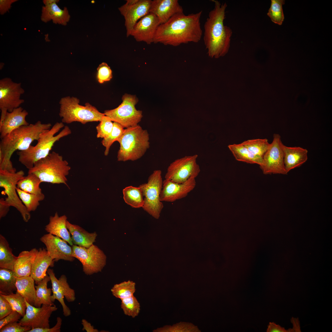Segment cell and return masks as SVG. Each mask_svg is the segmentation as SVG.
<instances>
[{
    "label": "cell",
    "mask_w": 332,
    "mask_h": 332,
    "mask_svg": "<svg viewBox=\"0 0 332 332\" xmlns=\"http://www.w3.org/2000/svg\"><path fill=\"white\" fill-rule=\"evenodd\" d=\"M202 13L200 11L188 15L184 12L175 14L159 26L153 43L177 46L190 42H198L203 34L200 22Z\"/></svg>",
    "instance_id": "cell-1"
},
{
    "label": "cell",
    "mask_w": 332,
    "mask_h": 332,
    "mask_svg": "<svg viewBox=\"0 0 332 332\" xmlns=\"http://www.w3.org/2000/svg\"><path fill=\"white\" fill-rule=\"evenodd\" d=\"M211 1L214 6L204 24L203 40L209 56L217 58L228 52L232 31L224 24L227 3L221 4L218 0Z\"/></svg>",
    "instance_id": "cell-2"
},
{
    "label": "cell",
    "mask_w": 332,
    "mask_h": 332,
    "mask_svg": "<svg viewBox=\"0 0 332 332\" xmlns=\"http://www.w3.org/2000/svg\"><path fill=\"white\" fill-rule=\"evenodd\" d=\"M50 123L38 121L34 124L21 126L1 139L0 142V169L11 172H16L11 158L13 153L28 149L34 140H37L43 132L51 128Z\"/></svg>",
    "instance_id": "cell-3"
},
{
    "label": "cell",
    "mask_w": 332,
    "mask_h": 332,
    "mask_svg": "<svg viewBox=\"0 0 332 332\" xmlns=\"http://www.w3.org/2000/svg\"><path fill=\"white\" fill-rule=\"evenodd\" d=\"M71 133L69 127L62 122L56 123L49 130L42 132L35 146L31 145L27 149L18 151L19 161L28 170L38 161L47 156L56 142Z\"/></svg>",
    "instance_id": "cell-4"
},
{
    "label": "cell",
    "mask_w": 332,
    "mask_h": 332,
    "mask_svg": "<svg viewBox=\"0 0 332 332\" xmlns=\"http://www.w3.org/2000/svg\"><path fill=\"white\" fill-rule=\"evenodd\" d=\"M149 135L147 130L138 124L124 129L118 142L120 148L117 160L135 161L141 157L150 147Z\"/></svg>",
    "instance_id": "cell-5"
},
{
    "label": "cell",
    "mask_w": 332,
    "mask_h": 332,
    "mask_svg": "<svg viewBox=\"0 0 332 332\" xmlns=\"http://www.w3.org/2000/svg\"><path fill=\"white\" fill-rule=\"evenodd\" d=\"M71 169L68 162L59 153L53 151L45 158L36 162L28 173L36 175L42 182L63 184L68 188L66 176Z\"/></svg>",
    "instance_id": "cell-6"
},
{
    "label": "cell",
    "mask_w": 332,
    "mask_h": 332,
    "mask_svg": "<svg viewBox=\"0 0 332 332\" xmlns=\"http://www.w3.org/2000/svg\"><path fill=\"white\" fill-rule=\"evenodd\" d=\"M79 102L78 99L73 97L61 98L59 115L62 123L70 124L77 121L85 124L89 122H100L105 115L89 103L82 106L79 104Z\"/></svg>",
    "instance_id": "cell-7"
},
{
    "label": "cell",
    "mask_w": 332,
    "mask_h": 332,
    "mask_svg": "<svg viewBox=\"0 0 332 332\" xmlns=\"http://www.w3.org/2000/svg\"><path fill=\"white\" fill-rule=\"evenodd\" d=\"M160 170L154 171L149 177L147 183L139 186L144 197L143 209L156 219H158L164 207L160 196L163 181Z\"/></svg>",
    "instance_id": "cell-8"
},
{
    "label": "cell",
    "mask_w": 332,
    "mask_h": 332,
    "mask_svg": "<svg viewBox=\"0 0 332 332\" xmlns=\"http://www.w3.org/2000/svg\"><path fill=\"white\" fill-rule=\"evenodd\" d=\"M122 102L117 107L104 111L105 115L113 122L117 123L124 128L138 125L143 117L142 112L137 110L135 105L138 101L136 95L125 94L122 98Z\"/></svg>",
    "instance_id": "cell-9"
},
{
    "label": "cell",
    "mask_w": 332,
    "mask_h": 332,
    "mask_svg": "<svg viewBox=\"0 0 332 332\" xmlns=\"http://www.w3.org/2000/svg\"><path fill=\"white\" fill-rule=\"evenodd\" d=\"M24 175V172L22 170L11 172L0 169V187L4 189V192L7 195L5 199L6 204L16 208L23 220L27 222L31 218L30 212L22 202L16 190L18 181L25 176Z\"/></svg>",
    "instance_id": "cell-10"
},
{
    "label": "cell",
    "mask_w": 332,
    "mask_h": 332,
    "mask_svg": "<svg viewBox=\"0 0 332 332\" xmlns=\"http://www.w3.org/2000/svg\"><path fill=\"white\" fill-rule=\"evenodd\" d=\"M72 247V255L81 263L85 274L91 275L101 272L106 265V256L96 245L86 248L73 245Z\"/></svg>",
    "instance_id": "cell-11"
},
{
    "label": "cell",
    "mask_w": 332,
    "mask_h": 332,
    "mask_svg": "<svg viewBox=\"0 0 332 332\" xmlns=\"http://www.w3.org/2000/svg\"><path fill=\"white\" fill-rule=\"evenodd\" d=\"M198 157L197 155L195 154L175 160L168 167L165 179L181 184L191 177L196 178L200 172V166L197 163Z\"/></svg>",
    "instance_id": "cell-12"
},
{
    "label": "cell",
    "mask_w": 332,
    "mask_h": 332,
    "mask_svg": "<svg viewBox=\"0 0 332 332\" xmlns=\"http://www.w3.org/2000/svg\"><path fill=\"white\" fill-rule=\"evenodd\" d=\"M283 144L280 135L274 134L272 143L263 158L260 166L264 174H287L283 161Z\"/></svg>",
    "instance_id": "cell-13"
},
{
    "label": "cell",
    "mask_w": 332,
    "mask_h": 332,
    "mask_svg": "<svg viewBox=\"0 0 332 332\" xmlns=\"http://www.w3.org/2000/svg\"><path fill=\"white\" fill-rule=\"evenodd\" d=\"M152 0H127L125 3L118 8L124 19L127 37L130 36L136 23L149 14Z\"/></svg>",
    "instance_id": "cell-14"
},
{
    "label": "cell",
    "mask_w": 332,
    "mask_h": 332,
    "mask_svg": "<svg viewBox=\"0 0 332 332\" xmlns=\"http://www.w3.org/2000/svg\"><path fill=\"white\" fill-rule=\"evenodd\" d=\"M21 83L14 82L9 77L0 80V109L9 112L20 107L24 103L21 96L24 93Z\"/></svg>",
    "instance_id": "cell-15"
},
{
    "label": "cell",
    "mask_w": 332,
    "mask_h": 332,
    "mask_svg": "<svg viewBox=\"0 0 332 332\" xmlns=\"http://www.w3.org/2000/svg\"><path fill=\"white\" fill-rule=\"evenodd\" d=\"M26 302L25 314L18 321L21 325L31 329L49 328V318L52 313L57 309L56 306L43 304L41 307H37L26 300Z\"/></svg>",
    "instance_id": "cell-16"
},
{
    "label": "cell",
    "mask_w": 332,
    "mask_h": 332,
    "mask_svg": "<svg viewBox=\"0 0 332 332\" xmlns=\"http://www.w3.org/2000/svg\"><path fill=\"white\" fill-rule=\"evenodd\" d=\"M40 240L45 245L49 255L54 261L61 259L72 262L74 260L72 255V246L63 239L48 233L42 236Z\"/></svg>",
    "instance_id": "cell-17"
},
{
    "label": "cell",
    "mask_w": 332,
    "mask_h": 332,
    "mask_svg": "<svg viewBox=\"0 0 332 332\" xmlns=\"http://www.w3.org/2000/svg\"><path fill=\"white\" fill-rule=\"evenodd\" d=\"M196 185L195 178L192 177L181 184L165 179L163 181L160 200L161 202H173L185 198L194 189Z\"/></svg>",
    "instance_id": "cell-18"
},
{
    "label": "cell",
    "mask_w": 332,
    "mask_h": 332,
    "mask_svg": "<svg viewBox=\"0 0 332 332\" xmlns=\"http://www.w3.org/2000/svg\"><path fill=\"white\" fill-rule=\"evenodd\" d=\"M160 25L157 17L149 13L136 23L130 36L137 42H143L150 45L153 42L156 33Z\"/></svg>",
    "instance_id": "cell-19"
},
{
    "label": "cell",
    "mask_w": 332,
    "mask_h": 332,
    "mask_svg": "<svg viewBox=\"0 0 332 332\" xmlns=\"http://www.w3.org/2000/svg\"><path fill=\"white\" fill-rule=\"evenodd\" d=\"M0 120V138H3L14 130L19 127L29 124L26 120L28 113L21 107L9 112L7 110H1Z\"/></svg>",
    "instance_id": "cell-20"
},
{
    "label": "cell",
    "mask_w": 332,
    "mask_h": 332,
    "mask_svg": "<svg viewBox=\"0 0 332 332\" xmlns=\"http://www.w3.org/2000/svg\"><path fill=\"white\" fill-rule=\"evenodd\" d=\"M183 12L178 0H152L150 13L158 18L160 25L165 23L175 14Z\"/></svg>",
    "instance_id": "cell-21"
},
{
    "label": "cell",
    "mask_w": 332,
    "mask_h": 332,
    "mask_svg": "<svg viewBox=\"0 0 332 332\" xmlns=\"http://www.w3.org/2000/svg\"><path fill=\"white\" fill-rule=\"evenodd\" d=\"M283 161L285 171H290L298 167L308 159V151L300 147H290L283 144Z\"/></svg>",
    "instance_id": "cell-22"
},
{
    "label": "cell",
    "mask_w": 332,
    "mask_h": 332,
    "mask_svg": "<svg viewBox=\"0 0 332 332\" xmlns=\"http://www.w3.org/2000/svg\"><path fill=\"white\" fill-rule=\"evenodd\" d=\"M54 261L49 256L46 249L40 248L32 264L30 276L37 285L47 275L49 267L53 266Z\"/></svg>",
    "instance_id": "cell-23"
},
{
    "label": "cell",
    "mask_w": 332,
    "mask_h": 332,
    "mask_svg": "<svg viewBox=\"0 0 332 332\" xmlns=\"http://www.w3.org/2000/svg\"><path fill=\"white\" fill-rule=\"evenodd\" d=\"M67 221L66 215L60 216L56 212L54 216H50L49 222L45 226V230L48 233L61 238L72 246L70 234L66 227Z\"/></svg>",
    "instance_id": "cell-24"
},
{
    "label": "cell",
    "mask_w": 332,
    "mask_h": 332,
    "mask_svg": "<svg viewBox=\"0 0 332 332\" xmlns=\"http://www.w3.org/2000/svg\"><path fill=\"white\" fill-rule=\"evenodd\" d=\"M57 3L42 6L41 20L45 23L52 20L54 24L66 26L70 18L68 10L66 7L61 9Z\"/></svg>",
    "instance_id": "cell-25"
},
{
    "label": "cell",
    "mask_w": 332,
    "mask_h": 332,
    "mask_svg": "<svg viewBox=\"0 0 332 332\" xmlns=\"http://www.w3.org/2000/svg\"><path fill=\"white\" fill-rule=\"evenodd\" d=\"M38 251V250L34 248L19 253L14 265V271L16 277L30 276L32 265Z\"/></svg>",
    "instance_id": "cell-26"
},
{
    "label": "cell",
    "mask_w": 332,
    "mask_h": 332,
    "mask_svg": "<svg viewBox=\"0 0 332 332\" xmlns=\"http://www.w3.org/2000/svg\"><path fill=\"white\" fill-rule=\"evenodd\" d=\"M66 227L73 245L88 248L93 244L97 235V233H89L78 225L66 221Z\"/></svg>",
    "instance_id": "cell-27"
},
{
    "label": "cell",
    "mask_w": 332,
    "mask_h": 332,
    "mask_svg": "<svg viewBox=\"0 0 332 332\" xmlns=\"http://www.w3.org/2000/svg\"><path fill=\"white\" fill-rule=\"evenodd\" d=\"M47 272L50 278L53 295L60 291L64 294L67 302L74 301L76 299L75 292L73 289L70 287L65 275H62L57 279L53 269H49Z\"/></svg>",
    "instance_id": "cell-28"
},
{
    "label": "cell",
    "mask_w": 332,
    "mask_h": 332,
    "mask_svg": "<svg viewBox=\"0 0 332 332\" xmlns=\"http://www.w3.org/2000/svg\"><path fill=\"white\" fill-rule=\"evenodd\" d=\"M35 281L30 276L17 277L16 292L30 304L34 306L36 300Z\"/></svg>",
    "instance_id": "cell-29"
},
{
    "label": "cell",
    "mask_w": 332,
    "mask_h": 332,
    "mask_svg": "<svg viewBox=\"0 0 332 332\" xmlns=\"http://www.w3.org/2000/svg\"><path fill=\"white\" fill-rule=\"evenodd\" d=\"M228 147L237 160L260 166L262 164L263 158L253 154L241 143L229 144Z\"/></svg>",
    "instance_id": "cell-30"
},
{
    "label": "cell",
    "mask_w": 332,
    "mask_h": 332,
    "mask_svg": "<svg viewBox=\"0 0 332 332\" xmlns=\"http://www.w3.org/2000/svg\"><path fill=\"white\" fill-rule=\"evenodd\" d=\"M50 281L47 275L35 286L36 300L34 306L39 307L43 304L54 305L51 299L52 289L47 288V284Z\"/></svg>",
    "instance_id": "cell-31"
},
{
    "label": "cell",
    "mask_w": 332,
    "mask_h": 332,
    "mask_svg": "<svg viewBox=\"0 0 332 332\" xmlns=\"http://www.w3.org/2000/svg\"><path fill=\"white\" fill-rule=\"evenodd\" d=\"M17 257L12 253V249L5 238L0 235V267L14 271V265Z\"/></svg>",
    "instance_id": "cell-32"
},
{
    "label": "cell",
    "mask_w": 332,
    "mask_h": 332,
    "mask_svg": "<svg viewBox=\"0 0 332 332\" xmlns=\"http://www.w3.org/2000/svg\"><path fill=\"white\" fill-rule=\"evenodd\" d=\"M16 279L14 271L0 268V294L7 295L16 291Z\"/></svg>",
    "instance_id": "cell-33"
},
{
    "label": "cell",
    "mask_w": 332,
    "mask_h": 332,
    "mask_svg": "<svg viewBox=\"0 0 332 332\" xmlns=\"http://www.w3.org/2000/svg\"><path fill=\"white\" fill-rule=\"evenodd\" d=\"M41 183L40 179L36 175L28 173L26 176L18 181L17 187L25 192L38 195L42 193L40 187Z\"/></svg>",
    "instance_id": "cell-34"
},
{
    "label": "cell",
    "mask_w": 332,
    "mask_h": 332,
    "mask_svg": "<svg viewBox=\"0 0 332 332\" xmlns=\"http://www.w3.org/2000/svg\"><path fill=\"white\" fill-rule=\"evenodd\" d=\"M123 198L124 202L132 208L142 207L144 204V196L139 187H127L123 190Z\"/></svg>",
    "instance_id": "cell-35"
},
{
    "label": "cell",
    "mask_w": 332,
    "mask_h": 332,
    "mask_svg": "<svg viewBox=\"0 0 332 332\" xmlns=\"http://www.w3.org/2000/svg\"><path fill=\"white\" fill-rule=\"evenodd\" d=\"M16 190L19 198L29 212L35 211L40 205V202L43 200L45 197L43 193L38 195L30 194L17 187Z\"/></svg>",
    "instance_id": "cell-36"
},
{
    "label": "cell",
    "mask_w": 332,
    "mask_h": 332,
    "mask_svg": "<svg viewBox=\"0 0 332 332\" xmlns=\"http://www.w3.org/2000/svg\"><path fill=\"white\" fill-rule=\"evenodd\" d=\"M136 290L135 283L129 280L115 284L111 290L113 295L121 300L133 295Z\"/></svg>",
    "instance_id": "cell-37"
},
{
    "label": "cell",
    "mask_w": 332,
    "mask_h": 332,
    "mask_svg": "<svg viewBox=\"0 0 332 332\" xmlns=\"http://www.w3.org/2000/svg\"><path fill=\"white\" fill-rule=\"evenodd\" d=\"M241 144L255 155L263 158L270 144L267 139H256L245 140Z\"/></svg>",
    "instance_id": "cell-38"
},
{
    "label": "cell",
    "mask_w": 332,
    "mask_h": 332,
    "mask_svg": "<svg viewBox=\"0 0 332 332\" xmlns=\"http://www.w3.org/2000/svg\"><path fill=\"white\" fill-rule=\"evenodd\" d=\"M121 300V308L125 315L132 318L138 316L140 310V306L134 295Z\"/></svg>",
    "instance_id": "cell-39"
},
{
    "label": "cell",
    "mask_w": 332,
    "mask_h": 332,
    "mask_svg": "<svg viewBox=\"0 0 332 332\" xmlns=\"http://www.w3.org/2000/svg\"><path fill=\"white\" fill-rule=\"evenodd\" d=\"M270 7L267 15L271 21L275 24L282 25L284 17L282 5L285 4L284 0H271Z\"/></svg>",
    "instance_id": "cell-40"
},
{
    "label": "cell",
    "mask_w": 332,
    "mask_h": 332,
    "mask_svg": "<svg viewBox=\"0 0 332 332\" xmlns=\"http://www.w3.org/2000/svg\"><path fill=\"white\" fill-rule=\"evenodd\" d=\"M124 128L119 123L113 122V126L111 133L107 137L103 138L101 141L102 145L105 148L104 155H108L110 148L113 143L118 141L123 135L124 129Z\"/></svg>",
    "instance_id": "cell-41"
},
{
    "label": "cell",
    "mask_w": 332,
    "mask_h": 332,
    "mask_svg": "<svg viewBox=\"0 0 332 332\" xmlns=\"http://www.w3.org/2000/svg\"><path fill=\"white\" fill-rule=\"evenodd\" d=\"M2 295L9 302L13 310L18 312L22 317L25 315L26 305L25 299L21 295L17 292L9 295Z\"/></svg>",
    "instance_id": "cell-42"
},
{
    "label": "cell",
    "mask_w": 332,
    "mask_h": 332,
    "mask_svg": "<svg viewBox=\"0 0 332 332\" xmlns=\"http://www.w3.org/2000/svg\"><path fill=\"white\" fill-rule=\"evenodd\" d=\"M113 126V122L109 117L105 115L96 127L97 137L104 138L108 136L112 132Z\"/></svg>",
    "instance_id": "cell-43"
},
{
    "label": "cell",
    "mask_w": 332,
    "mask_h": 332,
    "mask_svg": "<svg viewBox=\"0 0 332 332\" xmlns=\"http://www.w3.org/2000/svg\"><path fill=\"white\" fill-rule=\"evenodd\" d=\"M97 78L101 84L109 81L113 77L112 72L110 67L105 62H102L97 69Z\"/></svg>",
    "instance_id": "cell-44"
},
{
    "label": "cell",
    "mask_w": 332,
    "mask_h": 332,
    "mask_svg": "<svg viewBox=\"0 0 332 332\" xmlns=\"http://www.w3.org/2000/svg\"><path fill=\"white\" fill-rule=\"evenodd\" d=\"M31 329L22 326L18 322L8 323L0 329V332H27Z\"/></svg>",
    "instance_id": "cell-45"
},
{
    "label": "cell",
    "mask_w": 332,
    "mask_h": 332,
    "mask_svg": "<svg viewBox=\"0 0 332 332\" xmlns=\"http://www.w3.org/2000/svg\"><path fill=\"white\" fill-rule=\"evenodd\" d=\"M13 310L9 302L0 294V320L10 314Z\"/></svg>",
    "instance_id": "cell-46"
},
{
    "label": "cell",
    "mask_w": 332,
    "mask_h": 332,
    "mask_svg": "<svg viewBox=\"0 0 332 332\" xmlns=\"http://www.w3.org/2000/svg\"><path fill=\"white\" fill-rule=\"evenodd\" d=\"M64 297L63 293L59 291L55 294L52 295L51 299L53 302H54L55 299H57L60 302L62 307L63 315L65 317H68L71 315V311L70 309L65 303L64 299Z\"/></svg>",
    "instance_id": "cell-47"
},
{
    "label": "cell",
    "mask_w": 332,
    "mask_h": 332,
    "mask_svg": "<svg viewBox=\"0 0 332 332\" xmlns=\"http://www.w3.org/2000/svg\"><path fill=\"white\" fill-rule=\"evenodd\" d=\"M21 317L18 312L13 310L10 314L0 320V329L8 323L19 321Z\"/></svg>",
    "instance_id": "cell-48"
},
{
    "label": "cell",
    "mask_w": 332,
    "mask_h": 332,
    "mask_svg": "<svg viewBox=\"0 0 332 332\" xmlns=\"http://www.w3.org/2000/svg\"><path fill=\"white\" fill-rule=\"evenodd\" d=\"M62 319L60 317L57 318L56 324L51 328H35L31 329L27 332H60L62 324Z\"/></svg>",
    "instance_id": "cell-49"
},
{
    "label": "cell",
    "mask_w": 332,
    "mask_h": 332,
    "mask_svg": "<svg viewBox=\"0 0 332 332\" xmlns=\"http://www.w3.org/2000/svg\"><path fill=\"white\" fill-rule=\"evenodd\" d=\"M18 1L17 0H0V14L3 15L7 12H9L11 7L12 4Z\"/></svg>",
    "instance_id": "cell-50"
},
{
    "label": "cell",
    "mask_w": 332,
    "mask_h": 332,
    "mask_svg": "<svg viewBox=\"0 0 332 332\" xmlns=\"http://www.w3.org/2000/svg\"><path fill=\"white\" fill-rule=\"evenodd\" d=\"M267 332H292V329L290 328L288 330L276 324L274 322H270L268 326L267 330Z\"/></svg>",
    "instance_id": "cell-51"
},
{
    "label": "cell",
    "mask_w": 332,
    "mask_h": 332,
    "mask_svg": "<svg viewBox=\"0 0 332 332\" xmlns=\"http://www.w3.org/2000/svg\"><path fill=\"white\" fill-rule=\"evenodd\" d=\"M10 206L6 203L5 199H0V218L5 217L10 210Z\"/></svg>",
    "instance_id": "cell-52"
},
{
    "label": "cell",
    "mask_w": 332,
    "mask_h": 332,
    "mask_svg": "<svg viewBox=\"0 0 332 332\" xmlns=\"http://www.w3.org/2000/svg\"><path fill=\"white\" fill-rule=\"evenodd\" d=\"M81 324L83 327L82 330H85L87 332H98V330L95 328L91 324L85 319H82Z\"/></svg>",
    "instance_id": "cell-53"
},
{
    "label": "cell",
    "mask_w": 332,
    "mask_h": 332,
    "mask_svg": "<svg viewBox=\"0 0 332 332\" xmlns=\"http://www.w3.org/2000/svg\"><path fill=\"white\" fill-rule=\"evenodd\" d=\"M291 322L293 324L292 328L293 332H301L299 321L298 318H292L291 319Z\"/></svg>",
    "instance_id": "cell-54"
},
{
    "label": "cell",
    "mask_w": 332,
    "mask_h": 332,
    "mask_svg": "<svg viewBox=\"0 0 332 332\" xmlns=\"http://www.w3.org/2000/svg\"><path fill=\"white\" fill-rule=\"evenodd\" d=\"M59 1L58 0H43V2L45 6L52 4L53 3H58Z\"/></svg>",
    "instance_id": "cell-55"
}]
</instances>
